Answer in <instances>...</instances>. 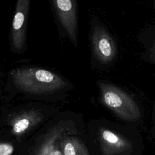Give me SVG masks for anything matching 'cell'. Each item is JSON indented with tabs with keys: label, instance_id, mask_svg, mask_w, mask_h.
<instances>
[{
	"label": "cell",
	"instance_id": "obj_4",
	"mask_svg": "<svg viewBox=\"0 0 155 155\" xmlns=\"http://www.w3.org/2000/svg\"><path fill=\"white\" fill-rule=\"evenodd\" d=\"M31 0H16L9 35L10 50L16 54L27 50V24Z\"/></svg>",
	"mask_w": 155,
	"mask_h": 155
},
{
	"label": "cell",
	"instance_id": "obj_9",
	"mask_svg": "<svg viewBox=\"0 0 155 155\" xmlns=\"http://www.w3.org/2000/svg\"><path fill=\"white\" fill-rule=\"evenodd\" d=\"M31 125V119L28 117H21L13 125L12 130L16 134H19L26 131Z\"/></svg>",
	"mask_w": 155,
	"mask_h": 155
},
{
	"label": "cell",
	"instance_id": "obj_3",
	"mask_svg": "<svg viewBox=\"0 0 155 155\" xmlns=\"http://www.w3.org/2000/svg\"><path fill=\"white\" fill-rule=\"evenodd\" d=\"M50 2L60 36L68 39L74 47H78L77 0H50Z\"/></svg>",
	"mask_w": 155,
	"mask_h": 155
},
{
	"label": "cell",
	"instance_id": "obj_6",
	"mask_svg": "<svg viewBox=\"0 0 155 155\" xmlns=\"http://www.w3.org/2000/svg\"><path fill=\"white\" fill-rule=\"evenodd\" d=\"M76 131L74 126L65 122L54 125L48 130L38 141L32 155H63V137L68 133Z\"/></svg>",
	"mask_w": 155,
	"mask_h": 155
},
{
	"label": "cell",
	"instance_id": "obj_2",
	"mask_svg": "<svg viewBox=\"0 0 155 155\" xmlns=\"http://www.w3.org/2000/svg\"><path fill=\"white\" fill-rule=\"evenodd\" d=\"M97 85L102 102L118 117L128 122H136L140 119V110L128 94L113 85L101 81H99Z\"/></svg>",
	"mask_w": 155,
	"mask_h": 155
},
{
	"label": "cell",
	"instance_id": "obj_11",
	"mask_svg": "<svg viewBox=\"0 0 155 155\" xmlns=\"http://www.w3.org/2000/svg\"><path fill=\"white\" fill-rule=\"evenodd\" d=\"M151 59L155 62V44L151 48Z\"/></svg>",
	"mask_w": 155,
	"mask_h": 155
},
{
	"label": "cell",
	"instance_id": "obj_7",
	"mask_svg": "<svg viewBox=\"0 0 155 155\" xmlns=\"http://www.w3.org/2000/svg\"><path fill=\"white\" fill-rule=\"evenodd\" d=\"M98 140L103 155H131L133 143L117 131L101 127L98 131Z\"/></svg>",
	"mask_w": 155,
	"mask_h": 155
},
{
	"label": "cell",
	"instance_id": "obj_5",
	"mask_svg": "<svg viewBox=\"0 0 155 155\" xmlns=\"http://www.w3.org/2000/svg\"><path fill=\"white\" fill-rule=\"evenodd\" d=\"M90 40L92 56L95 61L105 65L114 59L116 44L104 27L94 18L91 21Z\"/></svg>",
	"mask_w": 155,
	"mask_h": 155
},
{
	"label": "cell",
	"instance_id": "obj_1",
	"mask_svg": "<svg viewBox=\"0 0 155 155\" xmlns=\"http://www.w3.org/2000/svg\"><path fill=\"white\" fill-rule=\"evenodd\" d=\"M7 88L16 93L48 96L72 88L71 82L51 70L38 66H22L9 70L6 75Z\"/></svg>",
	"mask_w": 155,
	"mask_h": 155
},
{
	"label": "cell",
	"instance_id": "obj_8",
	"mask_svg": "<svg viewBox=\"0 0 155 155\" xmlns=\"http://www.w3.org/2000/svg\"><path fill=\"white\" fill-rule=\"evenodd\" d=\"M76 132L68 133L63 137L62 139L63 155H90L84 142L73 135Z\"/></svg>",
	"mask_w": 155,
	"mask_h": 155
},
{
	"label": "cell",
	"instance_id": "obj_10",
	"mask_svg": "<svg viewBox=\"0 0 155 155\" xmlns=\"http://www.w3.org/2000/svg\"><path fill=\"white\" fill-rule=\"evenodd\" d=\"M14 151L13 146L8 143H0V155H12Z\"/></svg>",
	"mask_w": 155,
	"mask_h": 155
}]
</instances>
